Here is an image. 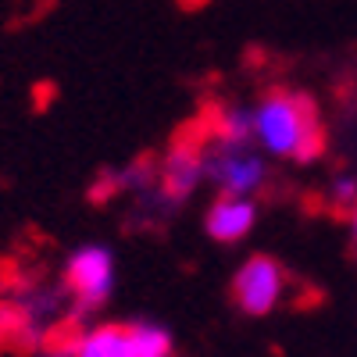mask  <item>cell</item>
Wrapping results in <instances>:
<instances>
[{"mask_svg":"<svg viewBox=\"0 0 357 357\" xmlns=\"http://www.w3.org/2000/svg\"><path fill=\"white\" fill-rule=\"evenodd\" d=\"M204 168H207V178H215L222 186V193H240V197H250L254 190L264 186V161L247 151V143H225L218 139V146L204 151Z\"/></svg>","mask_w":357,"mask_h":357,"instance_id":"4","label":"cell"},{"mask_svg":"<svg viewBox=\"0 0 357 357\" xmlns=\"http://www.w3.org/2000/svg\"><path fill=\"white\" fill-rule=\"evenodd\" d=\"M215 136L225 143H247V136H254V111L247 107L215 111Z\"/></svg>","mask_w":357,"mask_h":357,"instance_id":"8","label":"cell"},{"mask_svg":"<svg viewBox=\"0 0 357 357\" xmlns=\"http://www.w3.org/2000/svg\"><path fill=\"white\" fill-rule=\"evenodd\" d=\"M350 232H354V240H357V204L350 207Z\"/></svg>","mask_w":357,"mask_h":357,"instance_id":"11","label":"cell"},{"mask_svg":"<svg viewBox=\"0 0 357 357\" xmlns=\"http://www.w3.org/2000/svg\"><path fill=\"white\" fill-rule=\"evenodd\" d=\"M65 286L75 296L79 311H97L114 286V257L107 247H79L65 264Z\"/></svg>","mask_w":357,"mask_h":357,"instance_id":"3","label":"cell"},{"mask_svg":"<svg viewBox=\"0 0 357 357\" xmlns=\"http://www.w3.org/2000/svg\"><path fill=\"white\" fill-rule=\"evenodd\" d=\"M232 296L240 311L261 318V314H272L282 296H286V272L275 257L268 254H254L240 264V272L232 279Z\"/></svg>","mask_w":357,"mask_h":357,"instance_id":"2","label":"cell"},{"mask_svg":"<svg viewBox=\"0 0 357 357\" xmlns=\"http://www.w3.org/2000/svg\"><path fill=\"white\" fill-rule=\"evenodd\" d=\"M132 357H172V336L161 325H129Z\"/></svg>","mask_w":357,"mask_h":357,"instance_id":"9","label":"cell"},{"mask_svg":"<svg viewBox=\"0 0 357 357\" xmlns=\"http://www.w3.org/2000/svg\"><path fill=\"white\" fill-rule=\"evenodd\" d=\"M47 357H57V354H47Z\"/></svg>","mask_w":357,"mask_h":357,"instance_id":"12","label":"cell"},{"mask_svg":"<svg viewBox=\"0 0 357 357\" xmlns=\"http://www.w3.org/2000/svg\"><path fill=\"white\" fill-rule=\"evenodd\" d=\"M333 204L340 207V211H350V207L357 204V178L350 175H340L333 183Z\"/></svg>","mask_w":357,"mask_h":357,"instance_id":"10","label":"cell"},{"mask_svg":"<svg viewBox=\"0 0 357 357\" xmlns=\"http://www.w3.org/2000/svg\"><path fill=\"white\" fill-rule=\"evenodd\" d=\"M207 175L204 168V151L197 143L183 139L178 146H172V154L165 158V168H161V193L168 200H186L197 183Z\"/></svg>","mask_w":357,"mask_h":357,"instance_id":"6","label":"cell"},{"mask_svg":"<svg viewBox=\"0 0 357 357\" xmlns=\"http://www.w3.org/2000/svg\"><path fill=\"white\" fill-rule=\"evenodd\" d=\"M75 357H132L129 325H100V329H89L79 340Z\"/></svg>","mask_w":357,"mask_h":357,"instance_id":"7","label":"cell"},{"mask_svg":"<svg viewBox=\"0 0 357 357\" xmlns=\"http://www.w3.org/2000/svg\"><path fill=\"white\" fill-rule=\"evenodd\" d=\"M257 222V204L250 197L240 193H222L211 207H207L204 229L215 243H240L243 236L254 229Z\"/></svg>","mask_w":357,"mask_h":357,"instance_id":"5","label":"cell"},{"mask_svg":"<svg viewBox=\"0 0 357 357\" xmlns=\"http://www.w3.org/2000/svg\"><path fill=\"white\" fill-rule=\"evenodd\" d=\"M254 139L275 158L314 161L325 146L321 118L307 93H264L254 107Z\"/></svg>","mask_w":357,"mask_h":357,"instance_id":"1","label":"cell"}]
</instances>
